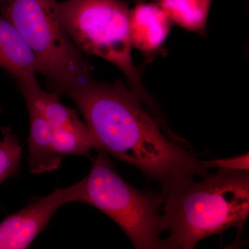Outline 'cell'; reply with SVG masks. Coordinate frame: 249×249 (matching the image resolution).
<instances>
[{"label": "cell", "instance_id": "6da1fadb", "mask_svg": "<svg viewBox=\"0 0 249 249\" xmlns=\"http://www.w3.org/2000/svg\"><path fill=\"white\" fill-rule=\"evenodd\" d=\"M67 96L83 114L96 150L138 168L162 191L209 175L204 160L142 107L139 95L121 80L109 84L92 78Z\"/></svg>", "mask_w": 249, "mask_h": 249}, {"label": "cell", "instance_id": "7a4b0ae2", "mask_svg": "<svg viewBox=\"0 0 249 249\" xmlns=\"http://www.w3.org/2000/svg\"><path fill=\"white\" fill-rule=\"evenodd\" d=\"M196 182L193 178L161 191L160 232H168L164 249H193L210 236L236 228L237 240L249 214V170L218 168Z\"/></svg>", "mask_w": 249, "mask_h": 249}, {"label": "cell", "instance_id": "3957f363", "mask_svg": "<svg viewBox=\"0 0 249 249\" xmlns=\"http://www.w3.org/2000/svg\"><path fill=\"white\" fill-rule=\"evenodd\" d=\"M0 14L27 42L53 91L67 96L92 78L88 59L62 22L57 0H0Z\"/></svg>", "mask_w": 249, "mask_h": 249}, {"label": "cell", "instance_id": "277c9868", "mask_svg": "<svg viewBox=\"0 0 249 249\" xmlns=\"http://www.w3.org/2000/svg\"><path fill=\"white\" fill-rule=\"evenodd\" d=\"M58 7L65 29L80 52L117 67L144 106L161 118L134 65L127 5L123 0H65Z\"/></svg>", "mask_w": 249, "mask_h": 249}, {"label": "cell", "instance_id": "5b68a950", "mask_svg": "<svg viewBox=\"0 0 249 249\" xmlns=\"http://www.w3.org/2000/svg\"><path fill=\"white\" fill-rule=\"evenodd\" d=\"M85 178L83 204L96 208L124 231L134 248L164 249L160 237L161 193L140 191L122 178L110 156L98 152Z\"/></svg>", "mask_w": 249, "mask_h": 249}, {"label": "cell", "instance_id": "8992f818", "mask_svg": "<svg viewBox=\"0 0 249 249\" xmlns=\"http://www.w3.org/2000/svg\"><path fill=\"white\" fill-rule=\"evenodd\" d=\"M85 178L71 186L39 198L0 223V249H24L43 231L63 205L83 203Z\"/></svg>", "mask_w": 249, "mask_h": 249}, {"label": "cell", "instance_id": "52a82bcc", "mask_svg": "<svg viewBox=\"0 0 249 249\" xmlns=\"http://www.w3.org/2000/svg\"><path fill=\"white\" fill-rule=\"evenodd\" d=\"M26 105L32 106L48 121L53 129L71 131L93 143L92 134L86 124L80 119L76 109L67 107L60 102V95L48 92L41 88L37 79L17 82Z\"/></svg>", "mask_w": 249, "mask_h": 249}, {"label": "cell", "instance_id": "ba28073f", "mask_svg": "<svg viewBox=\"0 0 249 249\" xmlns=\"http://www.w3.org/2000/svg\"><path fill=\"white\" fill-rule=\"evenodd\" d=\"M171 21L158 4L140 1L129 10L132 47L146 55L159 52L169 35Z\"/></svg>", "mask_w": 249, "mask_h": 249}, {"label": "cell", "instance_id": "9c48e42d", "mask_svg": "<svg viewBox=\"0 0 249 249\" xmlns=\"http://www.w3.org/2000/svg\"><path fill=\"white\" fill-rule=\"evenodd\" d=\"M0 67L16 82L36 80L38 65L34 53L14 24L0 14Z\"/></svg>", "mask_w": 249, "mask_h": 249}, {"label": "cell", "instance_id": "30bf717a", "mask_svg": "<svg viewBox=\"0 0 249 249\" xmlns=\"http://www.w3.org/2000/svg\"><path fill=\"white\" fill-rule=\"evenodd\" d=\"M30 122L29 139V168L33 175L53 171L60 168L62 156L54 150L53 129L38 111L27 105Z\"/></svg>", "mask_w": 249, "mask_h": 249}, {"label": "cell", "instance_id": "8fae6325", "mask_svg": "<svg viewBox=\"0 0 249 249\" xmlns=\"http://www.w3.org/2000/svg\"><path fill=\"white\" fill-rule=\"evenodd\" d=\"M173 24L204 35L213 0H158Z\"/></svg>", "mask_w": 249, "mask_h": 249}, {"label": "cell", "instance_id": "7c38bea8", "mask_svg": "<svg viewBox=\"0 0 249 249\" xmlns=\"http://www.w3.org/2000/svg\"><path fill=\"white\" fill-rule=\"evenodd\" d=\"M0 140V184L19 173L22 160V148L19 141L9 126L1 129Z\"/></svg>", "mask_w": 249, "mask_h": 249}, {"label": "cell", "instance_id": "4fadbf2b", "mask_svg": "<svg viewBox=\"0 0 249 249\" xmlns=\"http://www.w3.org/2000/svg\"><path fill=\"white\" fill-rule=\"evenodd\" d=\"M52 143L55 151L62 157L64 155L89 157L91 149L94 148L92 142L66 129H53Z\"/></svg>", "mask_w": 249, "mask_h": 249}, {"label": "cell", "instance_id": "5bb4252c", "mask_svg": "<svg viewBox=\"0 0 249 249\" xmlns=\"http://www.w3.org/2000/svg\"><path fill=\"white\" fill-rule=\"evenodd\" d=\"M249 153L237 156L231 158L217 159L209 160H204L205 168L207 170L210 168H224L228 170H249Z\"/></svg>", "mask_w": 249, "mask_h": 249}, {"label": "cell", "instance_id": "9a60e30c", "mask_svg": "<svg viewBox=\"0 0 249 249\" xmlns=\"http://www.w3.org/2000/svg\"><path fill=\"white\" fill-rule=\"evenodd\" d=\"M134 1H135L136 2L138 3L140 2V1H145V0H134Z\"/></svg>", "mask_w": 249, "mask_h": 249}, {"label": "cell", "instance_id": "2e32d148", "mask_svg": "<svg viewBox=\"0 0 249 249\" xmlns=\"http://www.w3.org/2000/svg\"><path fill=\"white\" fill-rule=\"evenodd\" d=\"M1 111H2V108H1V106H0V114H1Z\"/></svg>", "mask_w": 249, "mask_h": 249}]
</instances>
